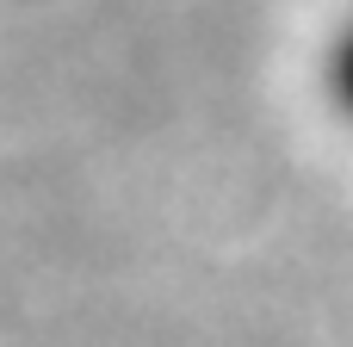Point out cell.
<instances>
[{
    "mask_svg": "<svg viewBox=\"0 0 353 347\" xmlns=\"http://www.w3.org/2000/svg\"><path fill=\"white\" fill-rule=\"evenodd\" d=\"M323 93H329V106L347 118V130H353V6L341 12V25L323 43Z\"/></svg>",
    "mask_w": 353,
    "mask_h": 347,
    "instance_id": "1",
    "label": "cell"
}]
</instances>
